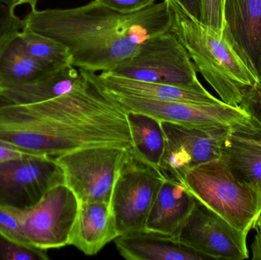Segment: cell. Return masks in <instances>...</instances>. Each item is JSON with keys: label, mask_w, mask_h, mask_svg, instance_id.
<instances>
[{"label": "cell", "mask_w": 261, "mask_h": 260, "mask_svg": "<svg viewBox=\"0 0 261 260\" xmlns=\"http://www.w3.org/2000/svg\"><path fill=\"white\" fill-rule=\"evenodd\" d=\"M77 88L29 105H0V140L57 157L82 148H132L125 112L87 74Z\"/></svg>", "instance_id": "cell-1"}, {"label": "cell", "mask_w": 261, "mask_h": 260, "mask_svg": "<svg viewBox=\"0 0 261 260\" xmlns=\"http://www.w3.org/2000/svg\"><path fill=\"white\" fill-rule=\"evenodd\" d=\"M171 15L166 0L132 13L90 3L70 9H31L23 29L65 45L73 67L85 71H112L129 59L144 41L169 32Z\"/></svg>", "instance_id": "cell-2"}, {"label": "cell", "mask_w": 261, "mask_h": 260, "mask_svg": "<svg viewBox=\"0 0 261 260\" xmlns=\"http://www.w3.org/2000/svg\"><path fill=\"white\" fill-rule=\"evenodd\" d=\"M171 15V32L185 47L196 70L221 100L240 107L251 89L261 83L226 29L216 30L190 15L174 0H166Z\"/></svg>", "instance_id": "cell-3"}, {"label": "cell", "mask_w": 261, "mask_h": 260, "mask_svg": "<svg viewBox=\"0 0 261 260\" xmlns=\"http://www.w3.org/2000/svg\"><path fill=\"white\" fill-rule=\"evenodd\" d=\"M182 183L198 201L238 230L255 229L261 210V194L238 180L222 159L199 165Z\"/></svg>", "instance_id": "cell-4"}, {"label": "cell", "mask_w": 261, "mask_h": 260, "mask_svg": "<svg viewBox=\"0 0 261 260\" xmlns=\"http://www.w3.org/2000/svg\"><path fill=\"white\" fill-rule=\"evenodd\" d=\"M107 72L156 83L181 86L201 83L194 63L170 31L144 41L134 56Z\"/></svg>", "instance_id": "cell-5"}, {"label": "cell", "mask_w": 261, "mask_h": 260, "mask_svg": "<svg viewBox=\"0 0 261 260\" xmlns=\"http://www.w3.org/2000/svg\"><path fill=\"white\" fill-rule=\"evenodd\" d=\"M130 149L97 146L76 150L55 157L62 168L64 183L80 203H110L116 179Z\"/></svg>", "instance_id": "cell-6"}, {"label": "cell", "mask_w": 261, "mask_h": 260, "mask_svg": "<svg viewBox=\"0 0 261 260\" xmlns=\"http://www.w3.org/2000/svg\"><path fill=\"white\" fill-rule=\"evenodd\" d=\"M166 178L161 169L143 161L130 150L110 201L119 236L145 230L149 212Z\"/></svg>", "instance_id": "cell-7"}, {"label": "cell", "mask_w": 261, "mask_h": 260, "mask_svg": "<svg viewBox=\"0 0 261 260\" xmlns=\"http://www.w3.org/2000/svg\"><path fill=\"white\" fill-rule=\"evenodd\" d=\"M165 149L160 169L167 178L182 182L199 165L219 160L231 125H181L161 122Z\"/></svg>", "instance_id": "cell-8"}, {"label": "cell", "mask_w": 261, "mask_h": 260, "mask_svg": "<svg viewBox=\"0 0 261 260\" xmlns=\"http://www.w3.org/2000/svg\"><path fill=\"white\" fill-rule=\"evenodd\" d=\"M79 206L74 192L63 183L49 189L33 207L9 209L31 245L48 250L69 245Z\"/></svg>", "instance_id": "cell-9"}, {"label": "cell", "mask_w": 261, "mask_h": 260, "mask_svg": "<svg viewBox=\"0 0 261 260\" xmlns=\"http://www.w3.org/2000/svg\"><path fill=\"white\" fill-rule=\"evenodd\" d=\"M64 183L55 157L35 155L0 163V207L24 210L44 194Z\"/></svg>", "instance_id": "cell-10"}, {"label": "cell", "mask_w": 261, "mask_h": 260, "mask_svg": "<svg viewBox=\"0 0 261 260\" xmlns=\"http://www.w3.org/2000/svg\"><path fill=\"white\" fill-rule=\"evenodd\" d=\"M247 237L196 198L175 239L208 259L242 260L249 257Z\"/></svg>", "instance_id": "cell-11"}, {"label": "cell", "mask_w": 261, "mask_h": 260, "mask_svg": "<svg viewBox=\"0 0 261 260\" xmlns=\"http://www.w3.org/2000/svg\"><path fill=\"white\" fill-rule=\"evenodd\" d=\"M107 95L125 112L142 113L160 122L191 125H233L249 116L241 107L231 106L223 102L217 104L187 103Z\"/></svg>", "instance_id": "cell-12"}, {"label": "cell", "mask_w": 261, "mask_h": 260, "mask_svg": "<svg viewBox=\"0 0 261 260\" xmlns=\"http://www.w3.org/2000/svg\"><path fill=\"white\" fill-rule=\"evenodd\" d=\"M231 174L261 194V122L250 115L231 125L221 157Z\"/></svg>", "instance_id": "cell-13"}, {"label": "cell", "mask_w": 261, "mask_h": 260, "mask_svg": "<svg viewBox=\"0 0 261 260\" xmlns=\"http://www.w3.org/2000/svg\"><path fill=\"white\" fill-rule=\"evenodd\" d=\"M90 79L107 94L129 96L150 100L181 102L196 104L222 102L207 91L202 84L190 86L169 85L137 80L113 74L110 72L87 71Z\"/></svg>", "instance_id": "cell-14"}, {"label": "cell", "mask_w": 261, "mask_h": 260, "mask_svg": "<svg viewBox=\"0 0 261 260\" xmlns=\"http://www.w3.org/2000/svg\"><path fill=\"white\" fill-rule=\"evenodd\" d=\"M225 28L261 81V0H224Z\"/></svg>", "instance_id": "cell-15"}, {"label": "cell", "mask_w": 261, "mask_h": 260, "mask_svg": "<svg viewBox=\"0 0 261 260\" xmlns=\"http://www.w3.org/2000/svg\"><path fill=\"white\" fill-rule=\"evenodd\" d=\"M119 236L110 203H80L69 245L87 255L94 256Z\"/></svg>", "instance_id": "cell-16"}, {"label": "cell", "mask_w": 261, "mask_h": 260, "mask_svg": "<svg viewBox=\"0 0 261 260\" xmlns=\"http://www.w3.org/2000/svg\"><path fill=\"white\" fill-rule=\"evenodd\" d=\"M195 201L184 183L166 178L149 212L145 230L176 238Z\"/></svg>", "instance_id": "cell-17"}, {"label": "cell", "mask_w": 261, "mask_h": 260, "mask_svg": "<svg viewBox=\"0 0 261 260\" xmlns=\"http://www.w3.org/2000/svg\"><path fill=\"white\" fill-rule=\"evenodd\" d=\"M84 80L85 75L82 70L67 64L32 83L1 89L0 105H29L45 102L70 93Z\"/></svg>", "instance_id": "cell-18"}, {"label": "cell", "mask_w": 261, "mask_h": 260, "mask_svg": "<svg viewBox=\"0 0 261 260\" xmlns=\"http://www.w3.org/2000/svg\"><path fill=\"white\" fill-rule=\"evenodd\" d=\"M115 241L119 253L128 260L208 259L175 238L147 230L120 235Z\"/></svg>", "instance_id": "cell-19"}, {"label": "cell", "mask_w": 261, "mask_h": 260, "mask_svg": "<svg viewBox=\"0 0 261 260\" xmlns=\"http://www.w3.org/2000/svg\"><path fill=\"white\" fill-rule=\"evenodd\" d=\"M57 68L58 67L40 62L31 56L21 43L19 33L12 37L0 48L1 89L32 83Z\"/></svg>", "instance_id": "cell-20"}, {"label": "cell", "mask_w": 261, "mask_h": 260, "mask_svg": "<svg viewBox=\"0 0 261 260\" xmlns=\"http://www.w3.org/2000/svg\"><path fill=\"white\" fill-rule=\"evenodd\" d=\"M127 118L132 140V153L150 166L160 169L165 149V137L161 122L152 116L134 111L127 112Z\"/></svg>", "instance_id": "cell-21"}, {"label": "cell", "mask_w": 261, "mask_h": 260, "mask_svg": "<svg viewBox=\"0 0 261 260\" xmlns=\"http://www.w3.org/2000/svg\"><path fill=\"white\" fill-rule=\"evenodd\" d=\"M19 37L26 51L40 62L54 67L71 64L68 49L59 41L28 29H22Z\"/></svg>", "instance_id": "cell-22"}, {"label": "cell", "mask_w": 261, "mask_h": 260, "mask_svg": "<svg viewBox=\"0 0 261 260\" xmlns=\"http://www.w3.org/2000/svg\"><path fill=\"white\" fill-rule=\"evenodd\" d=\"M47 259V250L19 244L0 234V260Z\"/></svg>", "instance_id": "cell-23"}, {"label": "cell", "mask_w": 261, "mask_h": 260, "mask_svg": "<svg viewBox=\"0 0 261 260\" xmlns=\"http://www.w3.org/2000/svg\"><path fill=\"white\" fill-rule=\"evenodd\" d=\"M11 0H0V48L23 29V19L17 16Z\"/></svg>", "instance_id": "cell-24"}, {"label": "cell", "mask_w": 261, "mask_h": 260, "mask_svg": "<svg viewBox=\"0 0 261 260\" xmlns=\"http://www.w3.org/2000/svg\"><path fill=\"white\" fill-rule=\"evenodd\" d=\"M0 234L19 244L32 247L21 232L15 215L6 208L0 207Z\"/></svg>", "instance_id": "cell-25"}, {"label": "cell", "mask_w": 261, "mask_h": 260, "mask_svg": "<svg viewBox=\"0 0 261 260\" xmlns=\"http://www.w3.org/2000/svg\"><path fill=\"white\" fill-rule=\"evenodd\" d=\"M202 22L216 30H224L223 0H202Z\"/></svg>", "instance_id": "cell-26"}, {"label": "cell", "mask_w": 261, "mask_h": 260, "mask_svg": "<svg viewBox=\"0 0 261 260\" xmlns=\"http://www.w3.org/2000/svg\"><path fill=\"white\" fill-rule=\"evenodd\" d=\"M98 4L122 13H132L151 6L158 0H94Z\"/></svg>", "instance_id": "cell-27"}, {"label": "cell", "mask_w": 261, "mask_h": 260, "mask_svg": "<svg viewBox=\"0 0 261 260\" xmlns=\"http://www.w3.org/2000/svg\"><path fill=\"white\" fill-rule=\"evenodd\" d=\"M240 107L261 122V83L248 92Z\"/></svg>", "instance_id": "cell-28"}, {"label": "cell", "mask_w": 261, "mask_h": 260, "mask_svg": "<svg viewBox=\"0 0 261 260\" xmlns=\"http://www.w3.org/2000/svg\"><path fill=\"white\" fill-rule=\"evenodd\" d=\"M35 155H38V154L24 151L21 148L7 143V142L0 140V163Z\"/></svg>", "instance_id": "cell-29"}, {"label": "cell", "mask_w": 261, "mask_h": 260, "mask_svg": "<svg viewBox=\"0 0 261 260\" xmlns=\"http://www.w3.org/2000/svg\"><path fill=\"white\" fill-rule=\"evenodd\" d=\"M179 3L190 15L202 21V0H174Z\"/></svg>", "instance_id": "cell-30"}, {"label": "cell", "mask_w": 261, "mask_h": 260, "mask_svg": "<svg viewBox=\"0 0 261 260\" xmlns=\"http://www.w3.org/2000/svg\"><path fill=\"white\" fill-rule=\"evenodd\" d=\"M251 252L253 259L261 260V230H257L251 245Z\"/></svg>", "instance_id": "cell-31"}, {"label": "cell", "mask_w": 261, "mask_h": 260, "mask_svg": "<svg viewBox=\"0 0 261 260\" xmlns=\"http://www.w3.org/2000/svg\"><path fill=\"white\" fill-rule=\"evenodd\" d=\"M39 0H11L12 5L15 7L17 6H22V5H27L31 7V9H36L37 4Z\"/></svg>", "instance_id": "cell-32"}, {"label": "cell", "mask_w": 261, "mask_h": 260, "mask_svg": "<svg viewBox=\"0 0 261 260\" xmlns=\"http://www.w3.org/2000/svg\"><path fill=\"white\" fill-rule=\"evenodd\" d=\"M256 230H261V210L260 215H259L258 219H257V223H256Z\"/></svg>", "instance_id": "cell-33"}, {"label": "cell", "mask_w": 261, "mask_h": 260, "mask_svg": "<svg viewBox=\"0 0 261 260\" xmlns=\"http://www.w3.org/2000/svg\"><path fill=\"white\" fill-rule=\"evenodd\" d=\"M0 90H1V88H0Z\"/></svg>", "instance_id": "cell-34"}, {"label": "cell", "mask_w": 261, "mask_h": 260, "mask_svg": "<svg viewBox=\"0 0 261 260\" xmlns=\"http://www.w3.org/2000/svg\"><path fill=\"white\" fill-rule=\"evenodd\" d=\"M223 2H224V0H223Z\"/></svg>", "instance_id": "cell-35"}]
</instances>
